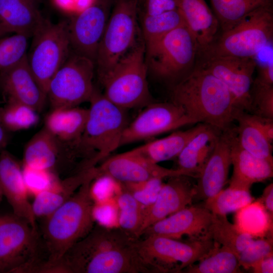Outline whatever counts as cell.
Returning a JSON list of instances; mask_svg holds the SVG:
<instances>
[{"instance_id": "1", "label": "cell", "mask_w": 273, "mask_h": 273, "mask_svg": "<svg viewBox=\"0 0 273 273\" xmlns=\"http://www.w3.org/2000/svg\"><path fill=\"white\" fill-rule=\"evenodd\" d=\"M136 239L121 228L95 225L54 264L55 271L153 273L138 252Z\"/></svg>"}, {"instance_id": "2", "label": "cell", "mask_w": 273, "mask_h": 273, "mask_svg": "<svg viewBox=\"0 0 273 273\" xmlns=\"http://www.w3.org/2000/svg\"><path fill=\"white\" fill-rule=\"evenodd\" d=\"M171 89V102L196 123L221 131L232 127L237 114L243 111L223 83L198 65Z\"/></svg>"}, {"instance_id": "3", "label": "cell", "mask_w": 273, "mask_h": 273, "mask_svg": "<svg viewBox=\"0 0 273 273\" xmlns=\"http://www.w3.org/2000/svg\"><path fill=\"white\" fill-rule=\"evenodd\" d=\"M94 179L85 182L68 200L43 217L41 239L47 254L46 269L59 261L94 226L95 203L90 193Z\"/></svg>"}, {"instance_id": "4", "label": "cell", "mask_w": 273, "mask_h": 273, "mask_svg": "<svg viewBox=\"0 0 273 273\" xmlns=\"http://www.w3.org/2000/svg\"><path fill=\"white\" fill-rule=\"evenodd\" d=\"M89 102L87 120L78 144L92 165L96 166L120 147L128 121L126 109L116 105L96 89Z\"/></svg>"}, {"instance_id": "5", "label": "cell", "mask_w": 273, "mask_h": 273, "mask_svg": "<svg viewBox=\"0 0 273 273\" xmlns=\"http://www.w3.org/2000/svg\"><path fill=\"white\" fill-rule=\"evenodd\" d=\"M198 52L196 39L185 23L145 47L148 72L171 87L193 70Z\"/></svg>"}, {"instance_id": "6", "label": "cell", "mask_w": 273, "mask_h": 273, "mask_svg": "<svg viewBox=\"0 0 273 273\" xmlns=\"http://www.w3.org/2000/svg\"><path fill=\"white\" fill-rule=\"evenodd\" d=\"M145 46L142 37L114 67L99 80L103 95L124 109L144 107L153 102L147 81Z\"/></svg>"}, {"instance_id": "7", "label": "cell", "mask_w": 273, "mask_h": 273, "mask_svg": "<svg viewBox=\"0 0 273 273\" xmlns=\"http://www.w3.org/2000/svg\"><path fill=\"white\" fill-rule=\"evenodd\" d=\"M271 5L258 8L229 30L221 32L197 55V59L217 56L255 58L272 40Z\"/></svg>"}, {"instance_id": "8", "label": "cell", "mask_w": 273, "mask_h": 273, "mask_svg": "<svg viewBox=\"0 0 273 273\" xmlns=\"http://www.w3.org/2000/svg\"><path fill=\"white\" fill-rule=\"evenodd\" d=\"M217 245L211 237L181 240L158 235L136 240L138 252L153 273H179L207 255Z\"/></svg>"}, {"instance_id": "9", "label": "cell", "mask_w": 273, "mask_h": 273, "mask_svg": "<svg viewBox=\"0 0 273 273\" xmlns=\"http://www.w3.org/2000/svg\"><path fill=\"white\" fill-rule=\"evenodd\" d=\"M37 229L14 214L0 220V272H36L44 260Z\"/></svg>"}, {"instance_id": "10", "label": "cell", "mask_w": 273, "mask_h": 273, "mask_svg": "<svg viewBox=\"0 0 273 273\" xmlns=\"http://www.w3.org/2000/svg\"><path fill=\"white\" fill-rule=\"evenodd\" d=\"M138 1L118 0L100 42L96 69L100 80L141 38L137 21Z\"/></svg>"}, {"instance_id": "11", "label": "cell", "mask_w": 273, "mask_h": 273, "mask_svg": "<svg viewBox=\"0 0 273 273\" xmlns=\"http://www.w3.org/2000/svg\"><path fill=\"white\" fill-rule=\"evenodd\" d=\"M68 22L53 23L46 19L32 36L27 54L29 67L47 94L49 83L71 52Z\"/></svg>"}, {"instance_id": "12", "label": "cell", "mask_w": 273, "mask_h": 273, "mask_svg": "<svg viewBox=\"0 0 273 273\" xmlns=\"http://www.w3.org/2000/svg\"><path fill=\"white\" fill-rule=\"evenodd\" d=\"M95 70L92 61L71 51L49 83L47 97L52 109L76 107L89 102L95 90Z\"/></svg>"}, {"instance_id": "13", "label": "cell", "mask_w": 273, "mask_h": 273, "mask_svg": "<svg viewBox=\"0 0 273 273\" xmlns=\"http://www.w3.org/2000/svg\"><path fill=\"white\" fill-rule=\"evenodd\" d=\"M144 107L124 129L120 147L196 123L180 107L172 102H153Z\"/></svg>"}, {"instance_id": "14", "label": "cell", "mask_w": 273, "mask_h": 273, "mask_svg": "<svg viewBox=\"0 0 273 273\" xmlns=\"http://www.w3.org/2000/svg\"><path fill=\"white\" fill-rule=\"evenodd\" d=\"M196 64L222 82L235 98L238 107L250 112L253 74L257 66L255 58L217 56L197 59Z\"/></svg>"}, {"instance_id": "15", "label": "cell", "mask_w": 273, "mask_h": 273, "mask_svg": "<svg viewBox=\"0 0 273 273\" xmlns=\"http://www.w3.org/2000/svg\"><path fill=\"white\" fill-rule=\"evenodd\" d=\"M97 167L98 175L106 176L124 185L138 184L154 178L186 175L177 168H167L153 163L131 150L107 157Z\"/></svg>"}, {"instance_id": "16", "label": "cell", "mask_w": 273, "mask_h": 273, "mask_svg": "<svg viewBox=\"0 0 273 273\" xmlns=\"http://www.w3.org/2000/svg\"><path fill=\"white\" fill-rule=\"evenodd\" d=\"M106 11L99 4H90L68 23L72 52L95 64L98 47L107 23Z\"/></svg>"}, {"instance_id": "17", "label": "cell", "mask_w": 273, "mask_h": 273, "mask_svg": "<svg viewBox=\"0 0 273 273\" xmlns=\"http://www.w3.org/2000/svg\"><path fill=\"white\" fill-rule=\"evenodd\" d=\"M236 132V127H232L220 132L212 154L197 178L194 198L205 202L223 189L232 165L231 150Z\"/></svg>"}, {"instance_id": "18", "label": "cell", "mask_w": 273, "mask_h": 273, "mask_svg": "<svg viewBox=\"0 0 273 273\" xmlns=\"http://www.w3.org/2000/svg\"><path fill=\"white\" fill-rule=\"evenodd\" d=\"M213 214L204 206H187L153 223L142 235H158L180 239H200L210 237L209 234Z\"/></svg>"}, {"instance_id": "19", "label": "cell", "mask_w": 273, "mask_h": 273, "mask_svg": "<svg viewBox=\"0 0 273 273\" xmlns=\"http://www.w3.org/2000/svg\"><path fill=\"white\" fill-rule=\"evenodd\" d=\"M190 176L181 175L169 177L150 206L144 208V217L136 238L153 223L191 204L196 194L195 185Z\"/></svg>"}, {"instance_id": "20", "label": "cell", "mask_w": 273, "mask_h": 273, "mask_svg": "<svg viewBox=\"0 0 273 273\" xmlns=\"http://www.w3.org/2000/svg\"><path fill=\"white\" fill-rule=\"evenodd\" d=\"M0 88L8 101L27 105L38 112L42 110L47 99L29 67L27 54L16 64L0 71Z\"/></svg>"}, {"instance_id": "21", "label": "cell", "mask_w": 273, "mask_h": 273, "mask_svg": "<svg viewBox=\"0 0 273 273\" xmlns=\"http://www.w3.org/2000/svg\"><path fill=\"white\" fill-rule=\"evenodd\" d=\"M0 153V186L4 196L15 215L25 219L33 228L37 229L36 217L28 200L22 167L8 151L3 150Z\"/></svg>"}, {"instance_id": "22", "label": "cell", "mask_w": 273, "mask_h": 273, "mask_svg": "<svg viewBox=\"0 0 273 273\" xmlns=\"http://www.w3.org/2000/svg\"><path fill=\"white\" fill-rule=\"evenodd\" d=\"M231 163V188L250 190L253 184L273 176V160L257 157L243 149L238 142L237 130L232 143Z\"/></svg>"}, {"instance_id": "23", "label": "cell", "mask_w": 273, "mask_h": 273, "mask_svg": "<svg viewBox=\"0 0 273 273\" xmlns=\"http://www.w3.org/2000/svg\"><path fill=\"white\" fill-rule=\"evenodd\" d=\"M46 19L38 0H0L1 35L13 32L32 37Z\"/></svg>"}, {"instance_id": "24", "label": "cell", "mask_w": 273, "mask_h": 273, "mask_svg": "<svg viewBox=\"0 0 273 273\" xmlns=\"http://www.w3.org/2000/svg\"><path fill=\"white\" fill-rule=\"evenodd\" d=\"M222 131L202 123L177 158V169L186 175L198 178L205 164L212 154Z\"/></svg>"}, {"instance_id": "25", "label": "cell", "mask_w": 273, "mask_h": 273, "mask_svg": "<svg viewBox=\"0 0 273 273\" xmlns=\"http://www.w3.org/2000/svg\"><path fill=\"white\" fill-rule=\"evenodd\" d=\"M178 9L196 39L198 54L219 34L218 21L205 0H179Z\"/></svg>"}, {"instance_id": "26", "label": "cell", "mask_w": 273, "mask_h": 273, "mask_svg": "<svg viewBox=\"0 0 273 273\" xmlns=\"http://www.w3.org/2000/svg\"><path fill=\"white\" fill-rule=\"evenodd\" d=\"M97 166L59 180L52 187L34 197L32 204L36 217H44L68 200L87 180L98 176Z\"/></svg>"}, {"instance_id": "27", "label": "cell", "mask_w": 273, "mask_h": 273, "mask_svg": "<svg viewBox=\"0 0 273 273\" xmlns=\"http://www.w3.org/2000/svg\"><path fill=\"white\" fill-rule=\"evenodd\" d=\"M88 109L79 106L52 109L46 116L44 128L61 144L79 142L83 132Z\"/></svg>"}, {"instance_id": "28", "label": "cell", "mask_w": 273, "mask_h": 273, "mask_svg": "<svg viewBox=\"0 0 273 273\" xmlns=\"http://www.w3.org/2000/svg\"><path fill=\"white\" fill-rule=\"evenodd\" d=\"M202 123L186 130H178L161 139L150 141L131 150L151 162H160L177 158L185 146L199 130Z\"/></svg>"}, {"instance_id": "29", "label": "cell", "mask_w": 273, "mask_h": 273, "mask_svg": "<svg viewBox=\"0 0 273 273\" xmlns=\"http://www.w3.org/2000/svg\"><path fill=\"white\" fill-rule=\"evenodd\" d=\"M61 144L43 127L25 146L22 164L33 168L49 170L56 173Z\"/></svg>"}, {"instance_id": "30", "label": "cell", "mask_w": 273, "mask_h": 273, "mask_svg": "<svg viewBox=\"0 0 273 273\" xmlns=\"http://www.w3.org/2000/svg\"><path fill=\"white\" fill-rule=\"evenodd\" d=\"M221 32L229 30L254 10L271 5V0H210Z\"/></svg>"}, {"instance_id": "31", "label": "cell", "mask_w": 273, "mask_h": 273, "mask_svg": "<svg viewBox=\"0 0 273 273\" xmlns=\"http://www.w3.org/2000/svg\"><path fill=\"white\" fill-rule=\"evenodd\" d=\"M209 234L216 244L229 248L237 257L254 240L252 236L231 223L226 215L213 214Z\"/></svg>"}, {"instance_id": "32", "label": "cell", "mask_w": 273, "mask_h": 273, "mask_svg": "<svg viewBox=\"0 0 273 273\" xmlns=\"http://www.w3.org/2000/svg\"><path fill=\"white\" fill-rule=\"evenodd\" d=\"M185 268V273L241 272L236 255L229 248L217 244L205 257Z\"/></svg>"}, {"instance_id": "33", "label": "cell", "mask_w": 273, "mask_h": 273, "mask_svg": "<svg viewBox=\"0 0 273 273\" xmlns=\"http://www.w3.org/2000/svg\"><path fill=\"white\" fill-rule=\"evenodd\" d=\"M185 23L179 9L161 14H144L142 36L145 47L159 40L168 32Z\"/></svg>"}, {"instance_id": "34", "label": "cell", "mask_w": 273, "mask_h": 273, "mask_svg": "<svg viewBox=\"0 0 273 273\" xmlns=\"http://www.w3.org/2000/svg\"><path fill=\"white\" fill-rule=\"evenodd\" d=\"M241 111L235 118L238 123L236 126L238 143L243 149L257 157L273 160L272 144L256 127L244 118Z\"/></svg>"}, {"instance_id": "35", "label": "cell", "mask_w": 273, "mask_h": 273, "mask_svg": "<svg viewBox=\"0 0 273 273\" xmlns=\"http://www.w3.org/2000/svg\"><path fill=\"white\" fill-rule=\"evenodd\" d=\"M253 199L250 190L229 187L204 202L203 206L213 214L226 215L250 204Z\"/></svg>"}, {"instance_id": "36", "label": "cell", "mask_w": 273, "mask_h": 273, "mask_svg": "<svg viewBox=\"0 0 273 273\" xmlns=\"http://www.w3.org/2000/svg\"><path fill=\"white\" fill-rule=\"evenodd\" d=\"M38 113L27 105L8 101L5 106L0 108V121L9 131L27 129L38 122Z\"/></svg>"}, {"instance_id": "37", "label": "cell", "mask_w": 273, "mask_h": 273, "mask_svg": "<svg viewBox=\"0 0 273 273\" xmlns=\"http://www.w3.org/2000/svg\"><path fill=\"white\" fill-rule=\"evenodd\" d=\"M119 209V224L120 228L136 238L144 217V207L128 191L117 197Z\"/></svg>"}, {"instance_id": "38", "label": "cell", "mask_w": 273, "mask_h": 273, "mask_svg": "<svg viewBox=\"0 0 273 273\" xmlns=\"http://www.w3.org/2000/svg\"><path fill=\"white\" fill-rule=\"evenodd\" d=\"M28 38L15 33L0 38V71L16 64L27 54Z\"/></svg>"}, {"instance_id": "39", "label": "cell", "mask_w": 273, "mask_h": 273, "mask_svg": "<svg viewBox=\"0 0 273 273\" xmlns=\"http://www.w3.org/2000/svg\"><path fill=\"white\" fill-rule=\"evenodd\" d=\"M22 171L29 195L34 197L52 187L60 179L54 172L23 165Z\"/></svg>"}, {"instance_id": "40", "label": "cell", "mask_w": 273, "mask_h": 273, "mask_svg": "<svg viewBox=\"0 0 273 273\" xmlns=\"http://www.w3.org/2000/svg\"><path fill=\"white\" fill-rule=\"evenodd\" d=\"M249 113L273 119V85L254 80Z\"/></svg>"}, {"instance_id": "41", "label": "cell", "mask_w": 273, "mask_h": 273, "mask_svg": "<svg viewBox=\"0 0 273 273\" xmlns=\"http://www.w3.org/2000/svg\"><path fill=\"white\" fill-rule=\"evenodd\" d=\"M272 238L253 240L239 255L238 259L241 266L250 268L261 259L273 255Z\"/></svg>"}, {"instance_id": "42", "label": "cell", "mask_w": 273, "mask_h": 273, "mask_svg": "<svg viewBox=\"0 0 273 273\" xmlns=\"http://www.w3.org/2000/svg\"><path fill=\"white\" fill-rule=\"evenodd\" d=\"M163 184V178H154L142 183L125 186L127 187V191L146 208L154 202Z\"/></svg>"}, {"instance_id": "43", "label": "cell", "mask_w": 273, "mask_h": 273, "mask_svg": "<svg viewBox=\"0 0 273 273\" xmlns=\"http://www.w3.org/2000/svg\"><path fill=\"white\" fill-rule=\"evenodd\" d=\"M242 116L248 122L256 127L266 138L267 141L273 143V119L242 111Z\"/></svg>"}, {"instance_id": "44", "label": "cell", "mask_w": 273, "mask_h": 273, "mask_svg": "<svg viewBox=\"0 0 273 273\" xmlns=\"http://www.w3.org/2000/svg\"><path fill=\"white\" fill-rule=\"evenodd\" d=\"M179 0H146L145 14L153 15L178 9Z\"/></svg>"}, {"instance_id": "45", "label": "cell", "mask_w": 273, "mask_h": 273, "mask_svg": "<svg viewBox=\"0 0 273 273\" xmlns=\"http://www.w3.org/2000/svg\"><path fill=\"white\" fill-rule=\"evenodd\" d=\"M259 81L268 85H273V54L270 51L267 60L260 65L255 78Z\"/></svg>"}, {"instance_id": "46", "label": "cell", "mask_w": 273, "mask_h": 273, "mask_svg": "<svg viewBox=\"0 0 273 273\" xmlns=\"http://www.w3.org/2000/svg\"><path fill=\"white\" fill-rule=\"evenodd\" d=\"M258 202L262 205L269 217L273 218V184L266 186L263 191Z\"/></svg>"}, {"instance_id": "47", "label": "cell", "mask_w": 273, "mask_h": 273, "mask_svg": "<svg viewBox=\"0 0 273 273\" xmlns=\"http://www.w3.org/2000/svg\"><path fill=\"white\" fill-rule=\"evenodd\" d=\"M250 268L255 273L273 272V255L265 257L255 262Z\"/></svg>"}, {"instance_id": "48", "label": "cell", "mask_w": 273, "mask_h": 273, "mask_svg": "<svg viewBox=\"0 0 273 273\" xmlns=\"http://www.w3.org/2000/svg\"><path fill=\"white\" fill-rule=\"evenodd\" d=\"M8 132L0 121V152L4 150L8 143Z\"/></svg>"}, {"instance_id": "49", "label": "cell", "mask_w": 273, "mask_h": 273, "mask_svg": "<svg viewBox=\"0 0 273 273\" xmlns=\"http://www.w3.org/2000/svg\"><path fill=\"white\" fill-rule=\"evenodd\" d=\"M3 196H4L3 193L2 188H1V187L0 186V203L1 202V201L2 200Z\"/></svg>"}, {"instance_id": "50", "label": "cell", "mask_w": 273, "mask_h": 273, "mask_svg": "<svg viewBox=\"0 0 273 273\" xmlns=\"http://www.w3.org/2000/svg\"><path fill=\"white\" fill-rule=\"evenodd\" d=\"M2 216H0V220H1V218H2Z\"/></svg>"}]
</instances>
